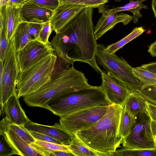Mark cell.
<instances>
[{
  "label": "cell",
  "instance_id": "obj_7",
  "mask_svg": "<svg viewBox=\"0 0 156 156\" xmlns=\"http://www.w3.org/2000/svg\"><path fill=\"white\" fill-rule=\"evenodd\" d=\"M19 72L13 37L9 42L4 61L2 79L0 84L1 112L8 99L17 92L16 82Z\"/></svg>",
  "mask_w": 156,
  "mask_h": 156
},
{
  "label": "cell",
  "instance_id": "obj_17",
  "mask_svg": "<svg viewBox=\"0 0 156 156\" xmlns=\"http://www.w3.org/2000/svg\"><path fill=\"white\" fill-rule=\"evenodd\" d=\"M17 92L12 95L4 104L2 112L6 117L12 122L18 125H24L30 120L22 108Z\"/></svg>",
  "mask_w": 156,
  "mask_h": 156
},
{
  "label": "cell",
  "instance_id": "obj_41",
  "mask_svg": "<svg viewBox=\"0 0 156 156\" xmlns=\"http://www.w3.org/2000/svg\"><path fill=\"white\" fill-rule=\"evenodd\" d=\"M148 51L152 56L156 57V41L151 44Z\"/></svg>",
  "mask_w": 156,
  "mask_h": 156
},
{
  "label": "cell",
  "instance_id": "obj_14",
  "mask_svg": "<svg viewBox=\"0 0 156 156\" xmlns=\"http://www.w3.org/2000/svg\"><path fill=\"white\" fill-rule=\"evenodd\" d=\"M24 126L28 131L47 135L58 140L64 145H69L72 141V134L66 131L60 123H55L49 126L37 124L30 121Z\"/></svg>",
  "mask_w": 156,
  "mask_h": 156
},
{
  "label": "cell",
  "instance_id": "obj_10",
  "mask_svg": "<svg viewBox=\"0 0 156 156\" xmlns=\"http://www.w3.org/2000/svg\"><path fill=\"white\" fill-rule=\"evenodd\" d=\"M54 51L51 43L46 44L33 39L23 48L16 51L20 72L26 70Z\"/></svg>",
  "mask_w": 156,
  "mask_h": 156
},
{
  "label": "cell",
  "instance_id": "obj_30",
  "mask_svg": "<svg viewBox=\"0 0 156 156\" xmlns=\"http://www.w3.org/2000/svg\"><path fill=\"white\" fill-rule=\"evenodd\" d=\"M146 111L150 118L152 133L156 140V105L147 101Z\"/></svg>",
  "mask_w": 156,
  "mask_h": 156
},
{
  "label": "cell",
  "instance_id": "obj_43",
  "mask_svg": "<svg viewBox=\"0 0 156 156\" xmlns=\"http://www.w3.org/2000/svg\"><path fill=\"white\" fill-rule=\"evenodd\" d=\"M121 0H115V2H120L121 1Z\"/></svg>",
  "mask_w": 156,
  "mask_h": 156
},
{
  "label": "cell",
  "instance_id": "obj_12",
  "mask_svg": "<svg viewBox=\"0 0 156 156\" xmlns=\"http://www.w3.org/2000/svg\"><path fill=\"white\" fill-rule=\"evenodd\" d=\"M86 7L74 4H59L53 12L50 21L53 31L56 34L58 33Z\"/></svg>",
  "mask_w": 156,
  "mask_h": 156
},
{
  "label": "cell",
  "instance_id": "obj_33",
  "mask_svg": "<svg viewBox=\"0 0 156 156\" xmlns=\"http://www.w3.org/2000/svg\"><path fill=\"white\" fill-rule=\"evenodd\" d=\"M8 43L4 26L0 31V61H4Z\"/></svg>",
  "mask_w": 156,
  "mask_h": 156
},
{
  "label": "cell",
  "instance_id": "obj_16",
  "mask_svg": "<svg viewBox=\"0 0 156 156\" xmlns=\"http://www.w3.org/2000/svg\"><path fill=\"white\" fill-rule=\"evenodd\" d=\"M0 134L4 136L15 154L22 156H42L10 129L0 127Z\"/></svg>",
  "mask_w": 156,
  "mask_h": 156
},
{
  "label": "cell",
  "instance_id": "obj_5",
  "mask_svg": "<svg viewBox=\"0 0 156 156\" xmlns=\"http://www.w3.org/2000/svg\"><path fill=\"white\" fill-rule=\"evenodd\" d=\"M56 53H49L26 70L19 72L16 82L19 98L36 91L51 81L57 58Z\"/></svg>",
  "mask_w": 156,
  "mask_h": 156
},
{
  "label": "cell",
  "instance_id": "obj_37",
  "mask_svg": "<svg viewBox=\"0 0 156 156\" xmlns=\"http://www.w3.org/2000/svg\"><path fill=\"white\" fill-rule=\"evenodd\" d=\"M32 136L36 139L63 145L56 139L46 134L34 131H29Z\"/></svg>",
  "mask_w": 156,
  "mask_h": 156
},
{
  "label": "cell",
  "instance_id": "obj_39",
  "mask_svg": "<svg viewBox=\"0 0 156 156\" xmlns=\"http://www.w3.org/2000/svg\"><path fill=\"white\" fill-rule=\"evenodd\" d=\"M141 66L156 74V62L143 65Z\"/></svg>",
  "mask_w": 156,
  "mask_h": 156
},
{
  "label": "cell",
  "instance_id": "obj_27",
  "mask_svg": "<svg viewBox=\"0 0 156 156\" xmlns=\"http://www.w3.org/2000/svg\"><path fill=\"white\" fill-rule=\"evenodd\" d=\"M136 117L129 114L123 106L119 124V132L123 138L128 136L136 122Z\"/></svg>",
  "mask_w": 156,
  "mask_h": 156
},
{
  "label": "cell",
  "instance_id": "obj_42",
  "mask_svg": "<svg viewBox=\"0 0 156 156\" xmlns=\"http://www.w3.org/2000/svg\"><path fill=\"white\" fill-rule=\"evenodd\" d=\"M151 7L156 19V0H152Z\"/></svg>",
  "mask_w": 156,
  "mask_h": 156
},
{
  "label": "cell",
  "instance_id": "obj_24",
  "mask_svg": "<svg viewBox=\"0 0 156 156\" xmlns=\"http://www.w3.org/2000/svg\"><path fill=\"white\" fill-rule=\"evenodd\" d=\"M0 127L10 129L29 144L35 141V139L31 135L29 131L25 127L24 125H18L13 123L6 117L1 120Z\"/></svg>",
  "mask_w": 156,
  "mask_h": 156
},
{
  "label": "cell",
  "instance_id": "obj_21",
  "mask_svg": "<svg viewBox=\"0 0 156 156\" xmlns=\"http://www.w3.org/2000/svg\"><path fill=\"white\" fill-rule=\"evenodd\" d=\"M35 139L30 145L42 156H51L52 152L57 151L70 152L66 145Z\"/></svg>",
  "mask_w": 156,
  "mask_h": 156
},
{
  "label": "cell",
  "instance_id": "obj_28",
  "mask_svg": "<svg viewBox=\"0 0 156 156\" xmlns=\"http://www.w3.org/2000/svg\"><path fill=\"white\" fill-rule=\"evenodd\" d=\"M110 156H156V148L151 149H133L124 148L116 150Z\"/></svg>",
  "mask_w": 156,
  "mask_h": 156
},
{
  "label": "cell",
  "instance_id": "obj_26",
  "mask_svg": "<svg viewBox=\"0 0 156 156\" xmlns=\"http://www.w3.org/2000/svg\"><path fill=\"white\" fill-rule=\"evenodd\" d=\"M133 71L134 75L140 81L143 87L156 86V74L141 66L133 67Z\"/></svg>",
  "mask_w": 156,
  "mask_h": 156
},
{
  "label": "cell",
  "instance_id": "obj_23",
  "mask_svg": "<svg viewBox=\"0 0 156 156\" xmlns=\"http://www.w3.org/2000/svg\"><path fill=\"white\" fill-rule=\"evenodd\" d=\"M28 23L27 22H21L15 31L13 37L16 51L23 48L34 39L29 33Z\"/></svg>",
  "mask_w": 156,
  "mask_h": 156
},
{
  "label": "cell",
  "instance_id": "obj_1",
  "mask_svg": "<svg viewBox=\"0 0 156 156\" xmlns=\"http://www.w3.org/2000/svg\"><path fill=\"white\" fill-rule=\"evenodd\" d=\"M93 9H83L50 42L57 55L66 63L73 65L76 61L87 63L101 73L102 70L96 58L98 44L93 23Z\"/></svg>",
  "mask_w": 156,
  "mask_h": 156
},
{
  "label": "cell",
  "instance_id": "obj_9",
  "mask_svg": "<svg viewBox=\"0 0 156 156\" xmlns=\"http://www.w3.org/2000/svg\"><path fill=\"white\" fill-rule=\"evenodd\" d=\"M109 105H101L86 108L60 118V123L70 133L89 127L106 113Z\"/></svg>",
  "mask_w": 156,
  "mask_h": 156
},
{
  "label": "cell",
  "instance_id": "obj_34",
  "mask_svg": "<svg viewBox=\"0 0 156 156\" xmlns=\"http://www.w3.org/2000/svg\"><path fill=\"white\" fill-rule=\"evenodd\" d=\"M35 3L54 12L58 6V0H30Z\"/></svg>",
  "mask_w": 156,
  "mask_h": 156
},
{
  "label": "cell",
  "instance_id": "obj_29",
  "mask_svg": "<svg viewBox=\"0 0 156 156\" xmlns=\"http://www.w3.org/2000/svg\"><path fill=\"white\" fill-rule=\"evenodd\" d=\"M59 4L83 5L86 7L99 8L108 2V0H58Z\"/></svg>",
  "mask_w": 156,
  "mask_h": 156
},
{
  "label": "cell",
  "instance_id": "obj_4",
  "mask_svg": "<svg viewBox=\"0 0 156 156\" xmlns=\"http://www.w3.org/2000/svg\"><path fill=\"white\" fill-rule=\"evenodd\" d=\"M111 105L101 86H92L53 98L41 108L61 118L86 108Z\"/></svg>",
  "mask_w": 156,
  "mask_h": 156
},
{
  "label": "cell",
  "instance_id": "obj_11",
  "mask_svg": "<svg viewBox=\"0 0 156 156\" xmlns=\"http://www.w3.org/2000/svg\"><path fill=\"white\" fill-rule=\"evenodd\" d=\"M101 74V87L108 101L111 105L123 106L131 90L122 82L105 71H102Z\"/></svg>",
  "mask_w": 156,
  "mask_h": 156
},
{
  "label": "cell",
  "instance_id": "obj_8",
  "mask_svg": "<svg viewBox=\"0 0 156 156\" xmlns=\"http://www.w3.org/2000/svg\"><path fill=\"white\" fill-rule=\"evenodd\" d=\"M136 119V123L129 134L123 139V147L133 149L156 148V140L152 133L147 113L137 116Z\"/></svg>",
  "mask_w": 156,
  "mask_h": 156
},
{
  "label": "cell",
  "instance_id": "obj_19",
  "mask_svg": "<svg viewBox=\"0 0 156 156\" xmlns=\"http://www.w3.org/2000/svg\"><path fill=\"white\" fill-rule=\"evenodd\" d=\"M146 102V99L138 91L132 92L126 100L123 106L129 114L136 117L147 113Z\"/></svg>",
  "mask_w": 156,
  "mask_h": 156
},
{
  "label": "cell",
  "instance_id": "obj_22",
  "mask_svg": "<svg viewBox=\"0 0 156 156\" xmlns=\"http://www.w3.org/2000/svg\"><path fill=\"white\" fill-rule=\"evenodd\" d=\"M72 134L73 137L71 143L69 145L66 146L70 152L75 156H104L103 154L88 147L75 134Z\"/></svg>",
  "mask_w": 156,
  "mask_h": 156
},
{
  "label": "cell",
  "instance_id": "obj_2",
  "mask_svg": "<svg viewBox=\"0 0 156 156\" xmlns=\"http://www.w3.org/2000/svg\"><path fill=\"white\" fill-rule=\"evenodd\" d=\"M122 105L111 104L106 114L87 129L74 133L88 147L103 154L110 156L122 143L119 132Z\"/></svg>",
  "mask_w": 156,
  "mask_h": 156
},
{
  "label": "cell",
  "instance_id": "obj_35",
  "mask_svg": "<svg viewBox=\"0 0 156 156\" xmlns=\"http://www.w3.org/2000/svg\"><path fill=\"white\" fill-rule=\"evenodd\" d=\"M0 156H9L15 154L12 149L5 140L4 136L0 134Z\"/></svg>",
  "mask_w": 156,
  "mask_h": 156
},
{
  "label": "cell",
  "instance_id": "obj_38",
  "mask_svg": "<svg viewBox=\"0 0 156 156\" xmlns=\"http://www.w3.org/2000/svg\"><path fill=\"white\" fill-rule=\"evenodd\" d=\"M27 0H8L7 5L20 7Z\"/></svg>",
  "mask_w": 156,
  "mask_h": 156
},
{
  "label": "cell",
  "instance_id": "obj_15",
  "mask_svg": "<svg viewBox=\"0 0 156 156\" xmlns=\"http://www.w3.org/2000/svg\"><path fill=\"white\" fill-rule=\"evenodd\" d=\"M102 13L97 23L94 27V34L97 40L108 31L112 30L118 23L128 24L133 19V16L123 12L118 14Z\"/></svg>",
  "mask_w": 156,
  "mask_h": 156
},
{
  "label": "cell",
  "instance_id": "obj_40",
  "mask_svg": "<svg viewBox=\"0 0 156 156\" xmlns=\"http://www.w3.org/2000/svg\"><path fill=\"white\" fill-rule=\"evenodd\" d=\"M75 156L72 153L70 152L65 151H57L52 152L51 156Z\"/></svg>",
  "mask_w": 156,
  "mask_h": 156
},
{
  "label": "cell",
  "instance_id": "obj_32",
  "mask_svg": "<svg viewBox=\"0 0 156 156\" xmlns=\"http://www.w3.org/2000/svg\"><path fill=\"white\" fill-rule=\"evenodd\" d=\"M52 31L53 30L50 21L43 23L38 41L44 44H50L48 39Z\"/></svg>",
  "mask_w": 156,
  "mask_h": 156
},
{
  "label": "cell",
  "instance_id": "obj_18",
  "mask_svg": "<svg viewBox=\"0 0 156 156\" xmlns=\"http://www.w3.org/2000/svg\"><path fill=\"white\" fill-rule=\"evenodd\" d=\"M146 0H130L128 3L123 6L113 8L111 9L108 8V6L104 4L98 8V12L101 14L104 13L109 14L125 11H129L132 13L133 23H136L139 19L142 16L140 12V10L143 9H147V5L143 3V2Z\"/></svg>",
  "mask_w": 156,
  "mask_h": 156
},
{
  "label": "cell",
  "instance_id": "obj_36",
  "mask_svg": "<svg viewBox=\"0 0 156 156\" xmlns=\"http://www.w3.org/2000/svg\"><path fill=\"white\" fill-rule=\"evenodd\" d=\"M42 26V24L28 23V31L29 34L34 39L38 40Z\"/></svg>",
  "mask_w": 156,
  "mask_h": 156
},
{
  "label": "cell",
  "instance_id": "obj_6",
  "mask_svg": "<svg viewBox=\"0 0 156 156\" xmlns=\"http://www.w3.org/2000/svg\"><path fill=\"white\" fill-rule=\"evenodd\" d=\"M102 44H98L96 55L97 63L105 69L107 73L124 83L131 92L139 91L143 87L140 81L134 75L133 68L122 58L115 53L110 54L104 50Z\"/></svg>",
  "mask_w": 156,
  "mask_h": 156
},
{
  "label": "cell",
  "instance_id": "obj_13",
  "mask_svg": "<svg viewBox=\"0 0 156 156\" xmlns=\"http://www.w3.org/2000/svg\"><path fill=\"white\" fill-rule=\"evenodd\" d=\"M54 12L28 0L20 7L21 22L43 24L50 21Z\"/></svg>",
  "mask_w": 156,
  "mask_h": 156
},
{
  "label": "cell",
  "instance_id": "obj_3",
  "mask_svg": "<svg viewBox=\"0 0 156 156\" xmlns=\"http://www.w3.org/2000/svg\"><path fill=\"white\" fill-rule=\"evenodd\" d=\"M92 86L88 83L84 74L76 69L73 64L70 68H61L54 72L49 82L23 96V100L28 106L41 108L53 98Z\"/></svg>",
  "mask_w": 156,
  "mask_h": 156
},
{
  "label": "cell",
  "instance_id": "obj_31",
  "mask_svg": "<svg viewBox=\"0 0 156 156\" xmlns=\"http://www.w3.org/2000/svg\"><path fill=\"white\" fill-rule=\"evenodd\" d=\"M138 92L147 101L156 105V86L144 87Z\"/></svg>",
  "mask_w": 156,
  "mask_h": 156
},
{
  "label": "cell",
  "instance_id": "obj_20",
  "mask_svg": "<svg viewBox=\"0 0 156 156\" xmlns=\"http://www.w3.org/2000/svg\"><path fill=\"white\" fill-rule=\"evenodd\" d=\"M20 7L6 5L5 27L6 35L9 42L12 38L16 29L21 22L19 14Z\"/></svg>",
  "mask_w": 156,
  "mask_h": 156
},
{
  "label": "cell",
  "instance_id": "obj_25",
  "mask_svg": "<svg viewBox=\"0 0 156 156\" xmlns=\"http://www.w3.org/2000/svg\"><path fill=\"white\" fill-rule=\"evenodd\" d=\"M145 31L142 27H136L130 34L118 41L107 47H105L104 50L110 54L115 53L126 44L143 34Z\"/></svg>",
  "mask_w": 156,
  "mask_h": 156
}]
</instances>
